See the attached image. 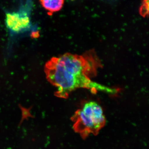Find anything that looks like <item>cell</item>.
I'll list each match as a JSON object with an SVG mask.
<instances>
[{"label": "cell", "instance_id": "cell-1", "mask_svg": "<svg viewBox=\"0 0 149 149\" xmlns=\"http://www.w3.org/2000/svg\"><path fill=\"white\" fill-rule=\"evenodd\" d=\"M102 66L95 52L91 50L83 54L65 53L52 58L46 63L45 72L47 80L56 88V95L60 98L66 99L79 88L88 89L93 93L102 92L116 95L118 89L92 80Z\"/></svg>", "mask_w": 149, "mask_h": 149}, {"label": "cell", "instance_id": "cell-2", "mask_svg": "<svg viewBox=\"0 0 149 149\" xmlns=\"http://www.w3.org/2000/svg\"><path fill=\"white\" fill-rule=\"evenodd\" d=\"M74 129L83 136L96 134L105 123L102 108L95 102L83 104L73 118Z\"/></svg>", "mask_w": 149, "mask_h": 149}, {"label": "cell", "instance_id": "cell-3", "mask_svg": "<svg viewBox=\"0 0 149 149\" xmlns=\"http://www.w3.org/2000/svg\"><path fill=\"white\" fill-rule=\"evenodd\" d=\"M33 7L32 0H21L18 9L6 13V27L10 31L18 33L29 28L31 25L30 14Z\"/></svg>", "mask_w": 149, "mask_h": 149}, {"label": "cell", "instance_id": "cell-4", "mask_svg": "<svg viewBox=\"0 0 149 149\" xmlns=\"http://www.w3.org/2000/svg\"><path fill=\"white\" fill-rule=\"evenodd\" d=\"M40 4L49 15L61 9L64 4V0H40Z\"/></svg>", "mask_w": 149, "mask_h": 149}, {"label": "cell", "instance_id": "cell-5", "mask_svg": "<svg viewBox=\"0 0 149 149\" xmlns=\"http://www.w3.org/2000/svg\"><path fill=\"white\" fill-rule=\"evenodd\" d=\"M139 13L141 16L143 17L148 16L149 13V0H143L139 9Z\"/></svg>", "mask_w": 149, "mask_h": 149}]
</instances>
